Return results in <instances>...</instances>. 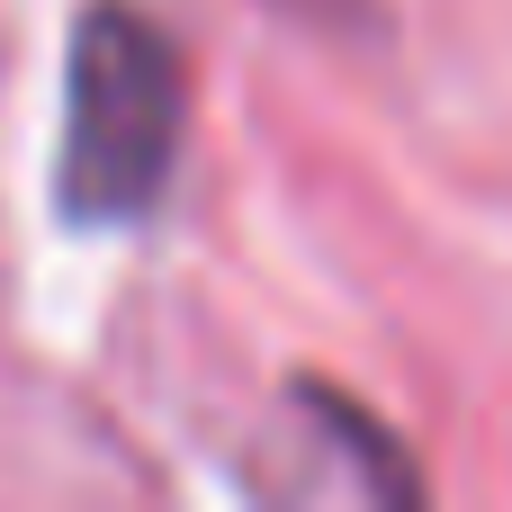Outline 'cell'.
<instances>
[{"label":"cell","instance_id":"1","mask_svg":"<svg viewBox=\"0 0 512 512\" xmlns=\"http://www.w3.org/2000/svg\"><path fill=\"white\" fill-rule=\"evenodd\" d=\"M189 135V63L171 27L126 0H90L63 45V144L54 207L63 225H135L162 207Z\"/></svg>","mask_w":512,"mask_h":512}]
</instances>
